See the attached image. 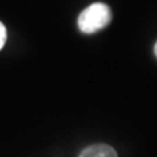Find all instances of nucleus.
Returning a JSON list of instances; mask_svg holds the SVG:
<instances>
[{"label": "nucleus", "instance_id": "obj_4", "mask_svg": "<svg viewBox=\"0 0 157 157\" xmlns=\"http://www.w3.org/2000/svg\"><path fill=\"white\" fill-rule=\"evenodd\" d=\"M154 52H155V56L157 57V42L155 43V47H154Z\"/></svg>", "mask_w": 157, "mask_h": 157}, {"label": "nucleus", "instance_id": "obj_2", "mask_svg": "<svg viewBox=\"0 0 157 157\" xmlns=\"http://www.w3.org/2000/svg\"><path fill=\"white\" fill-rule=\"evenodd\" d=\"M79 157H118L117 151L108 144H93L85 148Z\"/></svg>", "mask_w": 157, "mask_h": 157}, {"label": "nucleus", "instance_id": "obj_3", "mask_svg": "<svg viewBox=\"0 0 157 157\" xmlns=\"http://www.w3.org/2000/svg\"><path fill=\"white\" fill-rule=\"evenodd\" d=\"M6 40H7V30H6V27L4 26V23L0 21V50L4 48Z\"/></svg>", "mask_w": 157, "mask_h": 157}, {"label": "nucleus", "instance_id": "obj_1", "mask_svg": "<svg viewBox=\"0 0 157 157\" xmlns=\"http://www.w3.org/2000/svg\"><path fill=\"white\" fill-rule=\"evenodd\" d=\"M112 21V11L106 4L95 2L87 6L78 17V27L84 34H94Z\"/></svg>", "mask_w": 157, "mask_h": 157}]
</instances>
